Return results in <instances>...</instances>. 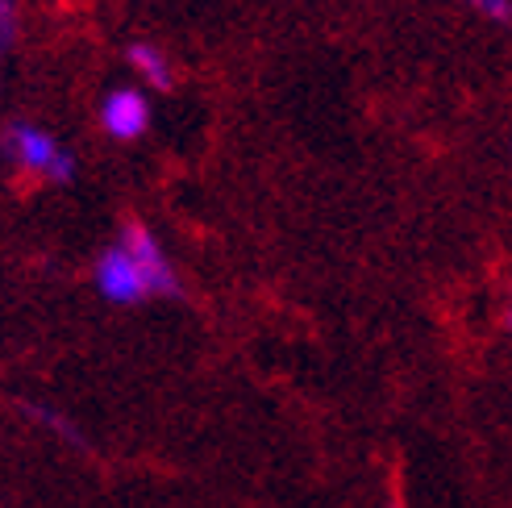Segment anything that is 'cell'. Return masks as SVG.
I'll return each instance as SVG.
<instances>
[{"label":"cell","mask_w":512,"mask_h":508,"mask_svg":"<svg viewBox=\"0 0 512 508\" xmlns=\"http://www.w3.org/2000/svg\"><path fill=\"white\" fill-rule=\"evenodd\" d=\"M5 159L25 171V175H38L46 184H71L75 180V155L55 138L46 134L42 125L34 121H9L5 125Z\"/></svg>","instance_id":"obj_1"},{"label":"cell","mask_w":512,"mask_h":508,"mask_svg":"<svg viewBox=\"0 0 512 508\" xmlns=\"http://www.w3.org/2000/svg\"><path fill=\"white\" fill-rule=\"evenodd\" d=\"M92 284H96L100 300L121 304V309H130V304L150 300V284H146V275H142L138 259H134L130 250H125V242H109L105 250L96 254Z\"/></svg>","instance_id":"obj_2"},{"label":"cell","mask_w":512,"mask_h":508,"mask_svg":"<svg viewBox=\"0 0 512 508\" xmlns=\"http://www.w3.org/2000/svg\"><path fill=\"white\" fill-rule=\"evenodd\" d=\"M117 242H125V250L138 259L142 275H146V284H150V296H184V284H179V271L171 267L167 259V250L159 242V234L150 230L146 221L138 217H125L121 221V230H117Z\"/></svg>","instance_id":"obj_3"},{"label":"cell","mask_w":512,"mask_h":508,"mask_svg":"<svg viewBox=\"0 0 512 508\" xmlns=\"http://www.w3.org/2000/svg\"><path fill=\"white\" fill-rule=\"evenodd\" d=\"M100 130L113 142H138L150 130V96L142 88H109L100 100Z\"/></svg>","instance_id":"obj_4"},{"label":"cell","mask_w":512,"mask_h":508,"mask_svg":"<svg viewBox=\"0 0 512 508\" xmlns=\"http://www.w3.org/2000/svg\"><path fill=\"white\" fill-rule=\"evenodd\" d=\"M125 63L142 75L146 88H155V92H171L175 88V71H171L167 55L155 42H130L125 46Z\"/></svg>","instance_id":"obj_5"},{"label":"cell","mask_w":512,"mask_h":508,"mask_svg":"<svg viewBox=\"0 0 512 508\" xmlns=\"http://www.w3.org/2000/svg\"><path fill=\"white\" fill-rule=\"evenodd\" d=\"M21 413L30 417V421H38L42 429H50L55 438H63L67 446H75V450H84L88 446V438H84V429L75 425L63 409H55V404H38V400H21Z\"/></svg>","instance_id":"obj_6"},{"label":"cell","mask_w":512,"mask_h":508,"mask_svg":"<svg viewBox=\"0 0 512 508\" xmlns=\"http://www.w3.org/2000/svg\"><path fill=\"white\" fill-rule=\"evenodd\" d=\"M458 5L483 13V17L496 21V25H512V0H458Z\"/></svg>","instance_id":"obj_7"},{"label":"cell","mask_w":512,"mask_h":508,"mask_svg":"<svg viewBox=\"0 0 512 508\" xmlns=\"http://www.w3.org/2000/svg\"><path fill=\"white\" fill-rule=\"evenodd\" d=\"M13 42H17V5L0 0V46L13 50Z\"/></svg>","instance_id":"obj_8"},{"label":"cell","mask_w":512,"mask_h":508,"mask_svg":"<svg viewBox=\"0 0 512 508\" xmlns=\"http://www.w3.org/2000/svg\"><path fill=\"white\" fill-rule=\"evenodd\" d=\"M504 325H508V334H512V288H508V304H504Z\"/></svg>","instance_id":"obj_9"},{"label":"cell","mask_w":512,"mask_h":508,"mask_svg":"<svg viewBox=\"0 0 512 508\" xmlns=\"http://www.w3.org/2000/svg\"><path fill=\"white\" fill-rule=\"evenodd\" d=\"M508 146H512V142H508Z\"/></svg>","instance_id":"obj_10"}]
</instances>
